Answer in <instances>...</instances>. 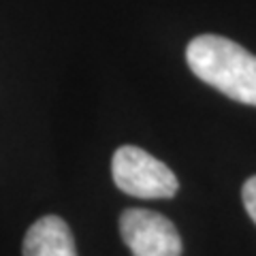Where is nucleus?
<instances>
[{"mask_svg": "<svg viewBox=\"0 0 256 256\" xmlns=\"http://www.w3.org/2000/svg\"><path fill=\"white\" fill-rule=\"evenodd\" d=\"M186 62L207 86L256 107V56L242 45L218 34H201L188 43Z\"/></svg>", "mask_w": 256, "mask_h": 256, "instance_id": "1", "label": "nucleus"}, {"mask_svg": "<svg viewBox=\"0 0 256 256\" xmlns=\"http://www.w3.org/2000/svg\"><path fill=\"white\" fill-rule=\"evenodd\" d=\"M111 175L124 194L139 198H171L180 188L169 166L137 146H122L116 152Z\"/></svg>", "mask_w": 256, "mask_h": 256, "instance_id": "2", "label": "nucleus"}, {"mask_svg": "<svg viewBox=\"0 0 256 256\" xmlns=\"http://www.w3.org/2000/svg\"><path fill=\"white\" fill-rule=\"evenodd\" d=\"M120 235L132 256H182V237L175 224L152 210H124Z\"/></svg>", "mask_w": 256, "mask_h": 256, "instance_id": "3", "label": "nucleus"}, {"mask_svg": "<svg viewBox=\"0 0 256 256\" xmlns=\"http://www.w3.org/2000/svg\"><path fill=\"white\" fill-rule=\"evenodd\" d=\"M24 256H77L75 239L60 216H43L28 228L22 246Z\"/></svg>", "mask_w": 256, "mask_h": 256, "instance_id": "4", "label": "nucleus"}, {"mask_svg": "<svg viewBox=\"0 0 256 256\" xmlns=\"http://www.w3.org/2000/svg\"><path fill=\"white\" fill-rule=\"evenodd\" d=\"M242 198H244V205H246L248 216H250V218L254 220V224H256V175H252V178L244 184Z\"/></svg>", "mask_w": 256, "mask_h": 256, "instance_id": "5", "label": "nucleus"}]
</instances>
